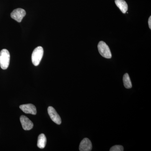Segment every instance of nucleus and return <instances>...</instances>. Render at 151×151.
I'll use <instances>...</instances> for the list:
<instances>
[{
  "mask_svg": "<svg viewBox=\"0 0 151 151\" xmlns=\"http://www.w3.org/2000/svg\"><path fill=\"white\" fill-rule=\"evenodd\" d=\"M19 108L22 111L27 114H31L34 115L36 114V108L33 104H27L21 105Z\"/></svg>",
  "mask_w": 151,
  "mask_h": 151,
  "instance_id": "nucleus-6",
  "label": "nucleus"
},
{
  "mask_svg": "<svg viewBox=\"0 0 151 151\" xmlns=\"http://www.w3.org/2000/svg\"><path fill=\"white\" fill-rule=\"evenodd\" d=\"M148 24L150 29H151V17H150L149 19Z\"/></svg>",
  "mask_w": 151,
  "mask_h": 151,
  "instance_id": "nucleus-13",
  "label": "nucleus"
},
{
  "mask_svg": "<svg viewBox=\"0 0 151 151\" xmlns=\"http://www.w3.org/2000/svg\"><path fill=\"white\" fill-rule=\"evenodd\" d=\"M46 138L43 134H41L38 138L37 146L40 149H44L45 147L46 144Z\"/></svg>",
  "mask_w": 151,
  "mask_h": 151,
  "instance_id": "nucleus-10",
  "label": "nucleus"
},
{
  "mask_svg": "<svg viewBox=\"0 0 151 151\" xmlns=\"http://www.w3.org/2000/svg\"><path fill=\"white\" fill-rule=\"evenodd\" d=\"M10 55L7 50L4 49L0 52V66L1 68L6 70L9 67Z\"/></svg>",
  "mask_w": 151,
  "mask_h": 151,
  "instance_id": "nucleus-1",
  "label": "nucleus"
},
{
  "mask_svg": "<svg viewBox=\"0 0 151 151\" xmlns=\"http://www.w3.org/2000/svg\"><path fill=\"white\" fill-rule=\"evenodd\" d=\"M92 147L90 140L88 138H84L80 143L79 150L80 151H90L92 150Z\"/></svg>",
  "mask_w": 151,
  "mask_h": 151,
  "instance_id": "nucleus-8",
  "label": "nucleus"
},
{
  "mask_svg": "<svg viewBox=\"0 0 151 151\" xmlns=\"http://www.w3.org/2000/svg\"><path fill=\"white\" fill-rule=\"evenodd\" d=\"M21 123L23 129L24 130L32 129L33 127V124L27 117L24 116H21L20 118Z\"/></svg>",
  "mask_w": 151,
  "mask_h": 151,
  "instance_id": "nucleus-7",
  "label": "nucleus"
},
{
  "mask_svg": "<svg viewBox=\"0 0 151 151\" xmlns=\"http://www.w3.org/2000/svg\"><path fill=\"white\" fill-rule=\"evenodd\" d=\"M124 147L122 145H115L113 146L110 149V151H123Z\"/></svg>",
  "mask_w": 151,
  "mask_h": 151,
  "instance_id": "nucleus-12",
  "label": "nucleus"
},
{
  "mask_svg": "<svg viewBox=\"0 0 151 151\" xmlns=\"http://www.w3.org/2000/svg\"><path fill=\"white\" fill-rule=\"evenodd\" d=\"M47 111L50 119L54 123L58 125L61 124V118L53 107L49 106L47 108Z\"/></svg>",
  "mask_w": 151,
  "mask_h": 151,
  "instance_id": "nucleus-5",
  "label": "nucleus"
},
{
  "mask_svg": "<svg viewBox=\"0 0 151 151\" xmlns=\"http://www.w3.org/2000/svg\"><path fill=\"white\" fill-rule=\"evenodd\" d=\"M98 51L100 55L103 57L108 59H110L112 57V54L110 48L108 45L104 42L100 41L98 43Z\"/></svg>",
  "mask_w": 151,
  "mask_h": 151,
  "instance_id": "nucleus-3",
  "label": "nucleus"
},
{
  "mask_svg": "<svg viewBox=\"0 0 151 151\" xmlns=\"http://www.w3.org/2000/svg\"><path fill=\"white\" fill-rule=\"evenodd\" d=\"M116 6L122 11L123 13L127 12L128 9V6L127 2L124 0H115Z\"/></svg>",
  "mask_w": 151,
  "mask_h": 151,
  "instance_id": "nucleus-9",
  "label": "nucleus"
},
{
  "mask_svg": "<svg viewBox=\"0 0 151 151\" xmlns=\"http://www.w3.org/2000/svg\"><path fill=\"white\" fill-rule=\"evenodd\" d=\"M123 81L125 88L127 89H130L132 86V82L130 79L128 73H126L124 74L123 77Z\"/></svg>",
  "mask_w": 151,
  "mask_h": 151,
  "instance_id": "nucleus-11",
  "label": "nucleus"
},
{
  "mask_svg": "<svg viewBox=\"0 0 151 151\" xmlns=\"http://www.w3.org/2000/svg\"><path fill=\"white\" fill-rule=\"evenodd\" d=\"M26 13L24 9L18 8L14 10L12 12V13L11 14V17L15 20L18 22H22L23 18L26 15Z\"/></svg>",
  "mask_w": 151,
  "mask_h": 151,
  "instance_id": "nucleus-4",
  "label": "nucleus"
},
{
  "mask_svg": "<svg viewBox=\"0 0 151 151\" xmlns=\"http://www.w3.org/2000/svg\"><path fill=\"white\" fill-rule=\"evenodd\" d=\"M43 53V49L41 46L37 47L34 50L32 55V60L34 65L37 66L39 65L42 59Z\"/></svg>",
  "mask_w": 151,
  "mask_h": 151,
  "instance_id": "nucleus-2",
  "label": "nucleus"
}]
</instances>
